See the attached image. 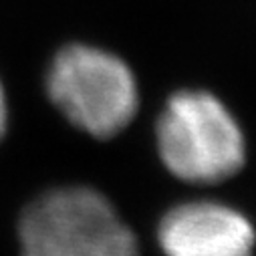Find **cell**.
<instances>
[{"mask_svg":"<svg viewBox=\"0 0 256 256\" xmlns=\"http://www.w3.org/2000/svg\"><path fill=\"white\" fill-rule=\"evenodd\" d=\"M46 91L54 107L93 138H113L138 111V85L121 58L87 44L65 46L50 62Z\"/></svg>","mask_w":256,"mask_h":256,"instance_id":"cell-2","label":"cell"},{"mask_svg":"<svg viewBox=\"0 0 256 256\" xmlns=\"http://www.w3.org/2000/svg\"><path fill=\"white\" fill-rule=\"evenodd\" d=\"M166 256H254L256 232L246 216L218 202H186L160 222Z\"/></svg>","mask_w":256,"mask_h":256,"instance_id":"cell-4","label":"cell"},{"mask_svg":"<svg viewBox=\"0 0 256 256\" xmlns=\"http://www.w3.org/2000/svg\"><path fill=\"white\" fill-rule=\"evenodd\" d=\"M6 125H8V101H6L4 87L0 83V140L6 134Z\"/></svg>","mask_w":256,"mask_h":256,"instance_id":"cell-5","label":"cell"},{"mask_svg":"<svg viewBox=\"0 0 256 256\" xmlns=\"http://www.w3.org/2000/svg\"><path fill=\"white\" fill-rule=\"evenodd\" d=\"M20 256H140L134 230L91 188L48 190L18 220Z\"/></svg>","mask_w":256,"mask_h":256,"instance_id":"cell-1","label":"cell"},{"mask_svg":"<svg viewBox=\"0 0 256 256\" xmlns=\"http://www.w3.org/2000/svg\"><path fill=\"white\" fill-rule=\"evenodd\" d=\"M166 168L192 184H216L240 172L244 140L228 109L202 91L174 95L158 123Z\"/></svg>","mask_w":256,"mask_h":256,"instance_id":"cell-3","label":"cell"}]
</instances>
